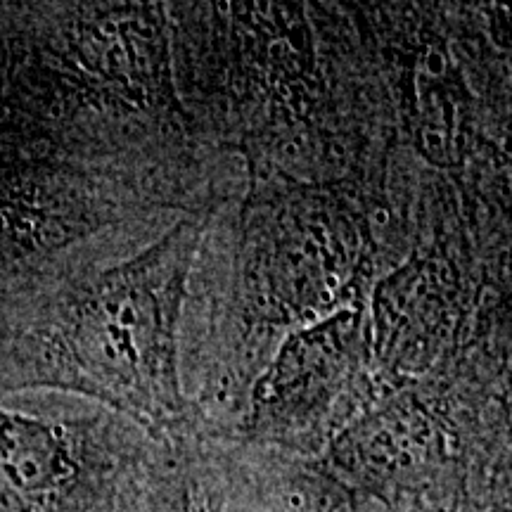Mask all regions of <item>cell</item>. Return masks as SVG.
<instances>
[{"label":"cell","instance_id":"cell-1","mask_svg":"<svg viewBox=\"0 0 512 512\" xmlns=\"http://www.w3.org/2000/svg\"><path fill=\"white\" fill-rule=\"evenodd\" d=\"M384 164V162H382ZM342 181L249 178L209 214L185 306L202 304L192 396L211 439H228L252 387L290 332L347 306L403 259L387 166Z\"/></svg>","mask_w":512,"mask_h":512},{"label":"cell","instance_id":"cell-2","mask_svg":"<svg viewBox=\"0 0 512 512\" xmlns=\"http://www.w3.org/2000/svg\"><path fill=\"white\" fill-rule=\"evenodd\" d=\"M216 209V207H214ZM209 211L157 235H114L0 297V399L86 396L155 441L204 437L183 384L181 332Z\"/></svg>","mask_w":512,"mask_h":512},{"label":"cell","instance_id":"cell-3","mask_svg":"<svg viewBox=\"0 0 512 512\" xmlns=\"http://www.w3.org/2000/svg\"><path fill=\"white\" fill-rule=\"evenodd\" d=\"M366 306H347L290 332L249 387L238 425L226 441L302 458L328 451L382 396Z\"/></svg>","mask_w":512,"mask_h":512},{"label":"cell","instance_id":"cell-4","mask_svg":"<svg viewBox=\"0 0 512 512\" xmlns=\"http://www.w3.org/2000/svg\"><path fill=\"white\" fill-rule=\"evenodd\" d=\"M147 441L105 408L76 418L0 408V512H119Z\"/></svg>","mask_w":512,"mask_h":512},{"label":"cell","instance_id":"cell-5","mask_svg":"<svg viewBox=\"0 0 512 512\" xmlns=\"http://www.w3.org/2000/svg\"><path fill=\"white\" fill-rule=\"evenodd\" d=\"M228 496L242 512H394L342 482L323 460L226 441Z\"/></svg>","mask_w":512,"mask_h":512},{"label":"cell","instance_id":"cell-6","mask_svg":"<svg viewBox=\"0 0 512 512\" xmlns=\"http://www.w3.org/2000/svg\"><path fill=\"white\" fill-rule=\"evenodd\" d=\"M228 465L223 441L185 437L155 441L128 479L119 512H226Z\"/></svg>","mask_w":512,"mask_h":512}]
</instances>
